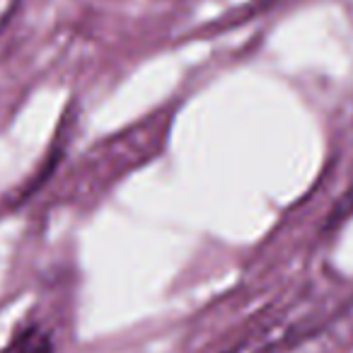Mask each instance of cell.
Returning a JSON list of instances; mask_svg holds the SVG:
<instances>
[{"instance_id":"obj_2","label":"cell","mask_w":353,"mask_h":353,"mask_svg":"<svg viewBox=\"0 0 353 353\" xmlns=\"http://www.w3.org/2000/svg\"><path fill=\"white\" fill-rule=\"evenodd\" d=\"M348 346H353V303L317 327L305 329L274 353H341Z\"/></svg>"},{"instance_id":"obj_1","label":"cell","mask_w":353,"mask_h":353,"mask_svg":"<svg viewBox=\"0 0 353 353\" xmlns=\"http://www.w3.org/2000/svg\"><path fill=\"white\" fill-rule=\"evenodd\" d=\"M310 322L307 317V303L293 305V307L281 310L276 317H269L259 324L252 334H247L242 341H237L225 353H274L290 341L293 336L305 332V324Z\"/></svg>"},{"instance_id":"obj_4","label":"cell","mask_w":353,"mask_h":353,"mask_svg":"<svg viewBox=\"0 0 353 353\" xmlns=\"http://www.w3.org/2000/svg\"><path fill=\"white\" fill-rule=\"evenodd\" d=\"M351 216H353V184L346 189V194L339 199L336 206H334L332 216H329V221H327V228L339 225V223H343L346 218H351Z\"/></svg>"},{"instance_id":"obj_3","label":"cell","mask_w":353,"mask_h":353,"mask_svg":"<svg viewBox=\"0 0 353 353\" xmlns=\"http://www.w3.org/2000/svg\"><path fill=\"white\" fill-rule=\"evenodd\" d=\"M15 353H54V341L51 334L41 327H30L17 336L15 341Z\"/></svg>"}]
</instances>
